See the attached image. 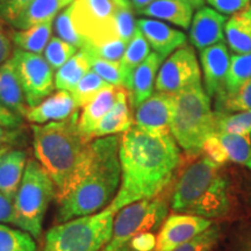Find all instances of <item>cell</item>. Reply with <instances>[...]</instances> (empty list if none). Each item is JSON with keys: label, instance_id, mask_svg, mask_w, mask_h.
<instances>
[{"label": "cell", "instance_id": "7dc6e473", "mask_svg": "<svg viewBox=\"0 0 251 251\" xmlns=\"http://www.w3.org/2000/svg\"><path fill=\"white\" fill-rule=\"evenodd\" d=\"M21 125V118L0 103V127L15 128Z\"/></svg>", "mask_w": 251, "mask_h": 251}, {"label": "cell", "instance_id": "83f0119b", "mask_svg": "<svg viewBox=\"0 0 251 251\" xmlns=\"http://www.w3.org/2000/svg\"><path fill=\"white\" fill-rule=\"evenodd\" d=\"M150 52H151V48H150L148 41L146 40V37L136 26V30L129 42L127 43L124 56L119 62L122 78H124L125 89L127 87L128 81H129V78L135 69L148 57Z\"/></svg>", "mask_w": 251, "mask_h": 251}, {"label": "cell", "instance_id": "b9f144b4", "mask_svg": "<svg viewBox=\"0 0 251 251\" xmlns=\"http://www.w3.org/2000/svg\"><path fill=\"white\" fill-rule=\"evenodd\" d=\"M212 8L224 15H233L250 4V0H206Z\"/></svg>", "mask_w": 251, "mask_h": 251}, {"label": "cell", "instance_id": "1f68e13d", "mask_svg": "<svg viewBox=\"0 0 251 251\" xmlns=\"http://www.w3.org/2000/svg\"><path fill=\"white\" fill-rule=\"evenodd\" d=\"M0 251H37L33 237L27 231L0 224Z\"/></svg>", "mask_w": 251, "mask_h": 251}, {"label": "cell", "instance_id": "277c9868", "mask_svg": "<svg viewBox=\"0 0 251 251\" xmlns=\"http://www.w3.org/2000/svg\"><path fill=\"white\" fill-rule=\"evenodd\" d=\"M171 208L178 214L208 220L222 218L230 209L228 180L221 165L206 156L191 163L181 172L171 198Z\"/></svg>", "mask_w": 251, "mask_h": 251}, {"label": "cell", "instance_id": "ac0fdd59", "mask_svg": "<svg viewBox=\"0 0 251 251\" xmlns=\"http://www.w3.org/2000/svg\"><path fill=\"white\" fill-rule=\"evenodd\" d=\"M164 58L151 51L141 64L135 69L126 87L131 105L135 108L150 98L155 91L156 77Z\"/></svg>", "mask_w": 251, "mask_h": 251}, {"label": "cell", "instance_id": "7c38bea8", "mask_svg": "<svg viewBox=\"0 0 251 251\" xmlns=\"http://www.w3.org/2000/svg\"><path fill=\"white\" fill-rule=\"evenodd\" d=\"M212 226V220L188 214H174L165 219L157 235L156 251H171L188 242Z\"/></svg>", "mask_w": 251, "mask_h": 251}, {"label": "cell", "instance_id": "2e32d148", "mask_svg": "<svg viewBox=\"0 0 251 251\" xmlns=\"http://www.w3.org/2000/svg\"><path fill=\"white\" fill-rule=\"evenodd\" d=\"M136 26L148 41L152 51L164 59L186 45L187 37L184 31L171 27L164 21L151 18H140L136 20Z\"/></svg>", "mask_w": 251, "mask_h": 251}, {"label": "cell", "instance_id": "d6a6232c", "mask_svg": "<svg viewBox=\"0 0 251 251\" xmlns=\"http://www.w3.org/2000/svg\"><path fill=\"white\" fill-rule=\"evenodd\" d=\"M78 50L79 49L76 46L65 42L57 36H51L43 51V57L55 71L64 65Z\"/></svg>", "mask_w": 251, "mask_h": 251}, {"label": "cell", "instance_id": "816d5d0a", "mask_svg": "<svg viewBox=\"0 0 251 251\" xmlns=\"http://www.w3.org/2000/svg\"><path fill=\"white\" fill-rule=\"evenodd\" d=\"M242 251H251V240H249L246 244H244Z\"/></svg>", "mask_w": 251, "mask_h": 251}, {"label": "cell", "instance_id": "30bf717a", "mask_svg": "<svg viewBox=\"0 0 251 251\" xmlns=\"http://www.w3.org/2000/svg\"><path fill=\"white\" fill-rule=\"evenodd\" d=\"M11 58L14 62L29 107L37 105L52 94V91L56 89L55 74L42 55L15 48Z\"/></svg>", "mask_w": 251, "mask_h": 251}, {"label": "cell", "instance_id": "d6986e66", "mask_svg": "<svg viewBox=\"0 0 251 251\" xmlns=\"http://www.w3.org/2000/svg\"><path fill=\"white\" fill-rule=\"evenodd\" d=\"M0 103L20 118L26 117L29 108L11 57L0 65Z\"/></svg>", "mask_w": 251, "mask_h": 251}, {"label": "cell", "instance_id": "f5cc1de1", "mask_svg": "<svg viewBox=\"0 0 251 251\" xmlns=\"http://www.w3.org/2000/svg\"><path fill=\"white\" fill-rule=\"evenodd\" d=\"M7 147L6 146H0V155H2V153H4L5 151H7Z\"/></svg>", "mask_w": 251, "mask_h": 251}, {"label": "cell", "instance_id": "8fae6325", "mask_svg": "<svg viewBox=\"0 0 251 251\" xmlns=\"http://www.w3.org/2000/svg\"><path fill=\"white\" fill-rule=\"evenodd\" d=\"M201 83L200 63L192 46L185 45L163 61L156 77V92L176 94Z\"/></svg>", "mask_w": 251, "mask_h": 251}, {"label": "cell", "instance_id": "5bb4252c", "mask_svg": "<svg viewBox=\"0 0 251 251\" xmlns=\"http://www.w3.org/2000/svg\"><path fill=\"white\" fill-rule=\"evenodd\" d=\"M174 106V94L152 93L150 98L136 107L134 125L152 134H171Z\"/></svg>", "mask_w": 251, "mask_h": 251}, {"label": "cell", "instance_id": "484cf974", "mask_svg": "<svg viewBox=\"0 0 251 251\" xmlns=\"http://www.w3.org/2000/svg\"><path fill=\"white\" fill-rule=\"evenodd\" d=\"M52 30H54V20L31 26L27 29H15L11 31L12 43L17 47V49L41 55L43 54L47 45L51 39Z\"/></svg>", "mask_w": 251, "mask_h": 251}, {"label": "cell", "instance_id": "9a60e30c", "mask_svg": "<svg viewBox=\"0 0 251 251\" xmlns=\"http://www.w3.org/2000/svg\"><path fill=\"white\" fill-rule=\"evenodd\" d=\"M227 19L211 6H202L193 14L188 39L193 48L200 50L216 43L225 42V26Z\"/></svg>", "mask_w": 251, "mask_h": 251}, {"label": "cell", "instance_id": "8992f818", "mask_svg": "<svg viewBox=\"0 0 251 251\" xmlns=\"http://www.w3.org/2000/svg\"><path fill=\"white\" fill-rule=\"evenodd\" d=\"M114 214L103 208L54 226L47 231L42 251H101L112 237Z\"/></svg>", "mask_w": 251, "mask_h": 251}, {"label": "cell", "instance_id": "60d3db41", "mask_svg": "<svg viewBox=\"0 0 251 251\" xmlns=\"http://www.w3.org/2000/svg\"><path fill=\"white\" fill-rule=\"evenodd\" d=\"M202 152L205 153L207 158L211 159L212 162H214L219 165H224L225 163H227L229 161L227 153H226L224 147H222L221 142H220L216 133L211 135V136L205 141L202 147Z\"/></svg>", "mask_w": 251, "mask_h": 251}, {"label": "cell", "instance_id": "44dd1931", "mask_svg": "<svg viewBox=\"0 0 251 251\" xmlns=\"http://www.w3.org/2000/svg\"><path fill=\"white\" fill-rule=\"evenodd\" d=\"M72 1L74 0H31L19 12L9 26L21 30L51 21Z\"/></svg>", "mask_w": 251, "mask_h": 251}, {"label": "cell", "instance_id": "e575fe53", "mask_svg": "<svg viewBox=\"0 0 251 251\" xmlns=\"http://www.w3.org/2000/svg\"><path fill=\"white\" fill-rule=\"evenodd\" d=\"M218 131L251 133V109L230 114L216 113V133Z\"/></svg>", "mask_w": 251, "mask_h": 251}, {"label": "cell", "instance_id": "f35d334b", "mask_svg": "<svg viewBox=\"0 0 251 251\" xmlns=\"http://www.w3.org/2000/svg\"><path fill=\"white\" fill-rule=\"evenodd\" d=\"M115 21H117L119 39L128 43L133 37L135 30H136V20H135L134 9L131 7V4H125V2L119 4Z\"/></svg>", "mask_w": 251, "mask_h": 251}, {"label": "cell", "instance_id": "7bdbcfd3", "mask_svg": "<svg viewBox=\"0 0 251 251\" xmlns=\"http://www.w3.org/2000/svg\"><path fill=\"white\" fill-rule=\"evenodd\" d=\"M29 1L31 0H0V19L9 25Z\"/></svg>", "mask_w": 251, "mask_h": 251}, {"label": "cell", "instance_id": "d590c367", "mask_svg": "<svg viewBox=\"0 0 251 251\" xmlns=\"http://www.w3.org/2000/svg\"><path fill=\"white\" fill-rule=\"evenodd\" d=\"M70 5L56 15V18L54 19V29L56 35L59 39L76 46L78 49H81L83 46L85 45V41L79 36V34L77 33L76 28L74 26V23H72Z\"/></svg>", "mask_w": 251, "mask_h": 251}, {"label": "cell", "instance_id": "d4e9b609", "mask_svg": "<svg viewBox=\"0 0 251 251\" xmlns=\"http://www.w3.org/2000/svg\"><path fill=\"white\" fill-rule=\"evenodd\" d=\"M225 41L235 55L251 51V4L228 19L225 26Z\"/></svg>", "mask_w": 251, "mask_h": 251}, {"label": "cell", "instance_id": "cb8c5ba5", "mask_svg": "<svg viewBox=\"0 0 251 251\" xmlns=\"http://www.w3.org/2000/svg\"><path fill=\"white\" fill-rule=\"evenodd\" d=\"M26 161L23 150H7L0 155V192L12 202L23 180Z\"/></svg>", "mask_w": 251, "mask_h": 251}, {"label": "cell", "instance_id": "f1b7e54d", "mask_svg": "<svg viewBox=\"0 0 251 251\" xmlns=\"http://www.w3.org/2000/svg\"><path fill=\"white\" fill-rule=\"evenodd\" d=\"M216 135L229 161L246 166L251 171V133L218 131Z\"/></svg>", "mask_w": 251, "mask_h": 251}, {"label": "cell", "instance_id": "4dcf8cb0", "mask_svg": "<svg viewBox=\"0 0 251 251\" xmlns=\"http://www.w3.org/2000/svg\"><path fill=\"white\" fill-rule=\"evenodd\" d=\"M109 84L106 83L101 77H99L96 72L90 70L81 79L74 90L71 91L72 97L76 101L78 108H83L91 100L96 98V96Z\"/></svg>", "mask_w": 251, "mask_h": 251}, {"label": "cell", "instance_id": "74e56055", "mask_svg": "<svg viewBox=\"0 0 251 251\" xmlns=\"http://www.w3.org/2000/svg\"><path fill=\"white\" fill-rule=\"evenodd\" d=\"M220 238V229L216 226H211L201 234L197 235L188 242L175 248L171 251H212Z\"/></svg>", "mask_w": 251, "mask_h": 251}, {"label": "cell", "instance_id": "52a82bcc", "mask_svg": "<svg viewBox=\"0 0 251 251\" xmlns=\"http://www.w3.org/2000/svg\"><path fill=\"white\" fill-rule=\"evenodd\" d=\"M54 199V181L36 159H29L13 201L18 227L33 237H40L45 214Z\"/></svg>", "mask_w": 251, "mask_h": 251}, {"label": "cell", "instance_id": "f907efd6", "mask_svg": "<svg viewBox=\"0 0 251 251\" xmlns=\"http://www.w3.org/2000/svg\"><path fill=\"white\" fill-rule=\"evenodd\" d=\"M191 5H192L193 8H200L202 6H205V1L206 0H187Z\"/></svg>", "mask_w": 251, "mask_h": 251}, {"label": "cell", "instance_id": "bcb514c9", "mask_svg": "<svg viewBox=\"0 0 251 251\" xmlns=\"http://www.w3.org/2000/svg\"><path fill=\"white\" fill-rule=\"evenodd\" d=\"M0 222L17 226L13 202L0 192Z\"/></svg>", "mask_w": 251, "mask_h": 251}, {"label": "cell", "instance_id": "603a6c76", "mask_svg": "<svg viewBox=\"0 0 251 251\" xmlns=\"http://www.w3.org/2000/svg\"><path fill=\"white\" fill-rule=\"evenodd\" d=\"M193 11L194 8L187 0H155L142 9L140 15L188 29L194 14Z\"/></svg>", "mask_w": 251, "mask_h": 251}, {"label": "cell", "instance_id": "ab89813d", "mask_svg": "<svg viewBox=\"0 0 251 251\" xmlns=\"http://www.w3.org/2000/svg\"><path fill=\"white\" fill-rule=\"evenodd\" d=\"M126 47H127V43L122 40H113L101 43L99 46H91L85 43L81 49H85L89 54L106 59V61L120 62L121 57L124 56Z\"/></svg>", "mask_w": 251, "mask_h": 251}, {"label": "cell", "instance_id": "c3c4849f", "mask_svg": "<svg viewBox=\"0 0 251 251\" xmlns=\"http://www.w3.org/2000/svg\"><path fill=\"white\" fill-rule=\"evenodd\" d=\"M155 1V0H130L131 7L137 14L141 13V11L147 7V6L151 4V2Z\"/></svg>", "mask_w": 251, "mask_h": 251}, {"label": "cell", "instance_id": "4316f807", "mask_svg": "<svg viewBox=\"0 0 251 251\" xmlns=\"http://www.w3.org/2000/svg\"><path fill=\"white\" fill-rule=\"evenodd\" d=\"M91 70L90 56L86 50L79 49L55 74V87L71 92L81 78Z\"/></svg>", "mask_w": 251, "mask_h": 251}, {"label": "cell", "instance_id": "836d02e7", "mask_svg": "<svg viewBox=\"0 0 251 251\" xmlns=\"http://www.w3.org/2000/svg\"><path fill=\"white\" fill-rule=\"evenodd\" d=\"M216 113H238L251 109V78L248 79L236 92L215 103Z\"/></svg>", "mask_w": 251, "mask_h": 251}, {"label": "cell", "instance_id": "f6af8a7d", "mask_svg": "<svg viewBox=\"0 0 251 251\" xmlns=\"http://www.w3.org/2000/svg\"><path fill=\"white\" fill-rule=\"evenodd\" d=\"M12 39L11 34H8L7 29L5 28L4 21L0 19V65L7 61L11 57L12 51Z\"/></svg>", "mask_w": 251, "mask_h": 251}, {"label": "cell", "instance_id": "4fadbf2b", "mask_svg": "<svg viewBox=\"0 0 251 251\" xmlns=\"http://www.w3.org/2000/svg\"><path fill=\"white\" fill-rule=\"evenodd\" d=\"M200 69L205 91L215 101L224 96L226 78L230 67L231 55L226 42H220L199 51Z\"/></svg>", "mask_w": 251, "mask_h": 251}, {"label": "cell", "instance_id": "9c48e42d", "mask_svg": "<svg viewBox=\"0 0 251 251\" xmlns=\"http://www.w3.org/2000/svg\"><path fill=\"white\" fill-rule=\"evenodd\" d=\"M121 0H74L71 19L79 36L91 46L120 40L117 31V11ZM129 4V2H125Z\"/></svg>", "mask_w": 251, "mask_h": 251}, {"label": "cell", "instance_id": "6da1fadb", "mask_svg": "<svg viewBox=\"0 0 251 251\" xmlns=\"http://www.w3.org/2000/svg\"><path fill=\"white\" fill-rule=\"evenodd\" d=\"M119 157L121 184L106 207L114 215L130 203L158 197L181 161L179 146L171 134H152L135 125L122 134Z\"/></svg>", "mask_w": 251, "mask_h": 251}, {"label": "cell", "instance_id": "3957f363", "mask_svg": "<svg viewBox=\"0 0 251 251\" xmlns=\"http://www.w3.org/2000/svg\"><path fill=\"white\" fill-rule=\"evenodd\" d=\"M79 113L64 121L33 125V148L36 161L54 181L56 201L80 179L90 155V143L78 129Z\"/></svg>", "mask_w": 251, "mask_h": 251}, {"label": "cell", "instance_id": "7a4b0ae2", "mask_svg": "<svg viewBox=\"0 0 251 251\" xmlns=\"http://www.w3.org/2000/svg\"><path fill=\"white\" fill-rule=\"evenodd\" d=\"M119 148L117 135L91 141L89 159L80 179L57 201V224L96 214L112 202L121 184Z\"/></svg>", "mask_w": 251, "mask_h": 251}, {"label": "cell", "instance_id": "681fc988", "mask_svg": "<svg viewBox=\"0 0 251 251\" xmlns=\"http://www.w3.org/2000/svg\"><path fill=\"white\" fill-rule=\"evenodd\" d=\"M9 140V134L5 130L4 127H0V146H2V143L7 142Z\"/></svg>", "mask_w": 251, "mask_h": 251}, {"label": "cell", "instance_id": "5b68a950", "mask_svg": "<svg viewBox=\"0 0 251 251\" xmlns=\"http://www.w3.org/2000/svg\"><path fill=\"white\" fill-rule=\"evenodd\" d=\"M170 131L179 148L190 157L202 152L205 141L216 133V112L201 83L174 94Z\"/></svg>", "mask_w": 251, "mask_h": 251}, {"label": "cell", "instance_id": "ba28073f", "mask_svg": "<svg viewBox=\"0 0 251 251\" xmlns=\"http://www.w3.org/2000/svg\"><path fill=\"white\" fill-rule=\"evenodd\" d=\"M168 211V202L158 197L140 200L121 208L113 222L111 240L101 251H126L134 237L158 230Z\"/></svg>", "mask_w": 251, "mask_h": 251}, {"label": "cell", "instance_id": "e0dca14e", "mask_svg": "<svg viewBox=\"0 0 251 251\" xmlns=\"http://www.w3.org/2000/svg\"><path fill=\"white\" fill-rule=\"evenodd\" d=\"M76 112H78V106L72 94L69 91L58 90L40 103L28 108L25 118L34 125H45L67 120Z\"/></svg>", "mask_w": 251, "mask_h": 251}, {"label": "cell", "instance_id": "7402d4cb", "mask_svg": "<svg viewBox=\"0 0 251 251\" xmlns=\"http://www.w3.org/2000/svg\"><path fill=\"white\" fill-rule=\"evenodd\" d=\"M118 90L119 87L113 85L103 87L97 94L96 98L91 100L83 107V112L78 118V129L87 141H92L91 135H92L94 128L114 106Z\"/></svg>", "mask_w": 251, "mask_h": 251}, {"label": "cell", "instance_id": "8d00e7d4", "mask_svg": "<svg viewBox=\"0 0 251 251\" xmlns=\"http://www.w3.org/2000/svg\"><path fill=\"white\" fill-rule=\"evenodd\" d=\"M87 54H89V52H87ZM89 56L91 63V70L96 72L99 77H101L106 83L109 84V85L124 87V78H122L119 62L106 61V59L97 57V56H93L91 54H89Z\"/></svg>", "mask_w": 251, "mask_h": 251}, {"label": "cell", "instance_id": "ffe728a7", "mask_svg": "<svg viewBox=\"0 0 251 251\" xmlns=\"http://www.w3.org/2000/svg\"><path fill=\"white\" fill-rule=\"evenodd\" d=\"M128 97L129 96L127 90L119 87L114 106L94 128L91 140L112 136L120 133L124 134L134 125V119L131 117L129 103H128Z\"/></svg>", "mask_w": 251, "mask_h": 251}, {"label": "cell", "instance_id": "db71d44e", "mask_svg": "<svg viewBox=\"0 0 251 251\" xmlns=\"http://www.w3.org/2000/svg\"><path fill=\"white\" fill-rule=\"evenodd\" d=\"M121 1H124V2H129V4H130V0H121Z\"/></svg>", "mask_w": 251, "mask_h": 251}, {"label": "cell", "instance_id": "f546056e", "mask_svg": "<svg viewBox=\"0 0 251 251\" xmlns=\"http://www.w3.org/2000/svg\"><path fill=\"white\" fill-rule=\"evenodd\" d=\"M251 78V51L247 54L233 55L230 59V67H229L227 78H226L225 92L224 96L215 103L224 100L227 97L234 94L243 85L248 79Z\"/></svg>", "mask_w": 251, "mask_h": 251}, {"label": "cell", "instance_id": "ee69618b", "mask_svg": "<svg viewBox=\"0 0 251 251\" xmlns=\"http://www.w3.org/2000/svg\"><path fill=\"white\" fill-rule=\"evenodd\" d=\"M156 243L157 236L153 233L141 234L130 241L126 251H152L156 249Z\"/></svg>", "mask_w": 251, "mask_h": 251}]
</instances>
